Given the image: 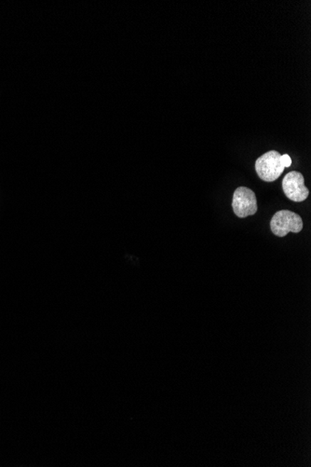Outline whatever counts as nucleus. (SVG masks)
<instances>
[{
	"label": "nucleus",
	"mask_w": 311,
	"mask_h": 467,
	"mask_svg": "<svg viewBox=\"0 0 311 467\" xmlns=\"http://www.w3.org/2000/svg\"><path fill=\"white\" fill-rule=\"evenodd\" d=\"M285 169L282 155L276 150H270V152L265 153L255 162L256 173L265 182H273L279 179Z\"/></svg>",
	"instance_id": "nucleus-1"
},
{
	"label": "nucleus",
	"mask_w": 311,
	"mask_h": 467,
	"mask_svg": "<svg viewBox=\"0 0 311 467\" xmlns=\"http://www.w3.org/2000/svg\"><path fill=\"white\" fill-rule=\"evenodd\" d=\"M270 229L276 236L285 237L289 233H300L303 229V221L298 214L289 210H280L271 219Z\"/></svg>",
	"instance_id": "nucleus-2"
},
{
	"label": "nucleus",
	"mask_w": 311,
	"mask_h": 467,
	"mask_svg": "<svg viewBox=\"0 0 311 467\" xmlns=\"http://www.w3.org/2000/svg\"><path fill=\"white\" fill-rule=\"evenodd\" d=\"M232 208H233L235 215L240 219H246L247 216L255 215L258 209L255 192L246 187L238 188L233 194Z\"/></svg>",
	"instance_id": "nucleus-3"
},
{
	"label": "nucleus",
	"mask_w": 311,
	"mask_h": 467,
	"mask_svg": "<svg viewBox=\"0 0 311 467\" xmlns=\"http://www.w3.org/2000/svg\"><path fill=\"white\" fill-rule=\"evenodd\" d=\"M283 189L286 197L295 203H301L309 197L310 191L305 186L303 174L297 171L287 174L283 180Z\"/></svg>",
	"instance_id": "nucleus-4"
},
{
	"label": "nucleus",
	"mask_w": 311,
	"mask_h": 467,
	"mask_svg": "<svg viewBox=\"0 0 311 467\" xmlns=\"http://www.w3.org/2000/svg\"><path fill=\"white\" fill-rule=\"evenodd\" d=\"M282 159H283V165H285V168H288L291 167L292 165L291 157L287 154L282 155Z\"/></svg>",
	"instance_id": "nucleus-5"
}]
</instances>
